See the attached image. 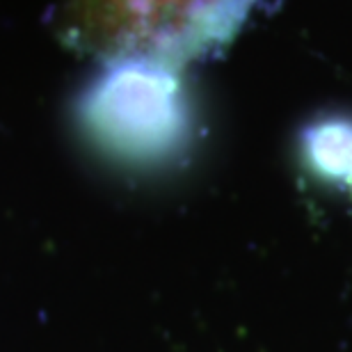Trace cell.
<instances>
[{
  "instance_id": "6da1fadb",
  "label": "cell",
  "mask_w": 352,
  "mask_h": 352,
  "mask_svg": "<svg viewBox=\"0 0 352 352\" xmlns=\"http://www.w3.org/2000/svg\"><path fill=\"white\" fill-rule=\"evenodd\" d=\"M78 101V122L98 151L131 167H160L179 158L192 135L181 67L151 55H117Z\"/></svg>"
},
{
  "instance_id": "7a4b0ae2",
  "label": "cell",
  "mask_w": 352,
  "mask_h": 352,
  "mask_svg": "<svg viewBox=\"0 0 352 352\" xmlns=\"http://www.w3.org/2000/svg\"><path fill=\"white\" fill-rule=\"evenodd\" d=\"M302 153L316 176L348 186L352 176V119L325 117L302 135Z\"/></svg>"
},
{
  "instance_id": "3957f363",
  "label": "cell",
  "mask_w": 352,
  "mask_h": 352,
  "mask_svg": "<svg viewBox=\"0 0 352 352\" xmlns=\"http://www.w3.org/2000/svg\"><path fill=\"white\" fill-rule=\"evenodd\" d=\"M348 186H350V188H352V176H350V183H348Z\"/></svg>"
}]
</instances>
